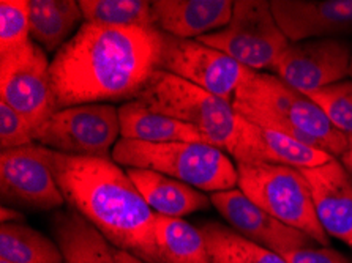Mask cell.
Returning <instances> with one entry per match:
<instances>
[{
	"mask_svg": "<svg viewBox=\"0 0 352 263\" xmlns=\"http://www.w3.org/2000/svg\"><path fill=\"white\" fill-rule=\"evenodd\" d=\"M352 46L340 38H314L291 43L275 63L283 82L310 95L349 78Z\"/></svg>",
	"mask_w": 352,
	"mask_h": 263,
	"instance_id": "12",
	"label": "cell"
},
{
	"mask_svg": "<svg viewBox=\"0 0 352 263\" xmlns=\"http://www.w3.org/2000/svg\"><path fill=\"white\" fill-rule=\"evenodd\" d=\"M117 259H119V263H147V262L136 259L135 255L128 254V252H125V251H119V249H117Z\"/></svg>",
	"mask_w": 352,
	"mask_h": 263,
	"instance_id": "31",
	"label": "cell"
},
{
	"mask_svg": "<svg viewBox=\"0 0 352 263\" xmlns=\"http://www.w3.org/2000/svg\"><path fill=\"white\" fill-rule=\"evenodd\" d=\"M2 224L8 222H24V214L21 213L18 208L13 207H2Z\"/></svg>",
	"mask_w": 352,
	"mask_h": 263,
	"instance_id": "30",
	"label": "cell"
},
{
	"mask_svg": "<svg viewBox=\"0 0 352 263\" xmlns=\"http://www.w3.org/2000/svg\"><path fill=\"white\" fill-rule=\"evenodd\" d=\"M162 32L84 23L50 65L58 111L136 100L158 69Z\"/></svg>",
	"mask_w": 352,
	"mask_h": 263,
	"instance_id": "1",
	"label": "cell"
},
{
	"mask_svg": "<svg viewBox=\"0 0 352 263\" xmlns=\"http://www.w3.org/2000/svg\"><path fill=\"white\" fill-rule=\"evenodd\" d=\"M157 27L163 34L184 40L225 29L232 18V0H155Z\"/></svg>",
	"mask_w": 352,
	"mask_h": 263,
	"instance_id": "17",
	"label": "cell"
},
{
	"mask_svg": "<svg viewBox=\"0 0 352 263\" xmlns=\"http://www.w3.org/2000/svg\"><path fill=\"white\" fill-rule=\"evenodd\" d=\"M348 142H349V150H352V136L348 137Z\"/></svg>",
	"mask_w": 352,
	"mask_h": 263,
	"instance_id": "33",
	"label": "cell"
},
{
	"mask_svg": "<svg viewBox=\"0 0 352 263\" xmlns=\"http://www.w3.org/2000/svg\"><path fill=\"white\" fill-rule=\"evenodd\" d=\"M155 238L162 263H212L202 230L184 219L157 214Z\"/></svg>",
	"mask_w": 352,
	"mask_h": 263,
	"instance_id": "22",
	"label": "cell"
},
{
	"mask_svg": "<svg viewBox=\"0 0 352 263\" xmlns=\"http://www.w3.org/2000/svg\"><path fill=\"white\" fill-rule=\"evenodd\" d=\"M84 16L74 0H29L30 38L46 52H57Z\"/></svg>",
	"mask_w": 352,
	"mask_h": 263,
	"instance_id": "21",
	"label": "cell"
},
{
	"mask_svg": "<svg viewBox=\"0 0 352 263\" xmlns=\"http://www.w3.org/2000/svg\"><path fill=\"white\" fill-rule=\"evenodd\" d=\"M158 69L175 74L231 103L252 71L225 52L213 49L204 43L177 38L163 32Z\"/></svg>",
	"mask_w": 352,
	"mask_h": 263,
	"instance_id": "10",
	"label": "cell"
},
{
	"mask_svg": "<svg viewBox=\"0 0 352 263\" xmlns=\"http://www.w3.org/2000/svg\"><path fill=\"white\" fill-rule=\"evenodd\" d=\"M232 106L243 119L322 148L335 158L349 152L348 136L330 123L321 107L275 74L250 71Z\"/></svg>",
	"mask_w": 352,
	"mask_h": 263,
	"instance_id": "3",
	"label": "cell"
},
{
	"mask_svg": "<svg viewBox=\"0 0 352 263\" xmlns=\"http://www.w3.org/2000/svg\"><path fill=\"white\" fill-rule=\"evenodd\" d=\"M197 41L225 52L242 67L258 73L274 69L291 45L267 0H237L225 29L201 36Z\"/></svg>",
	"mask_w": 352,
	"mask_h": 263,
	"instance_id": "7",
	"label": "cell"
},
{
	"mask_svg": "<svg viewBox=\"0 0 352 263\" xmlns=\"http://www.w3.org/2000/svg\"><path fill=\"white\" fill-rule=\"evenodd\" d=\"M349 78L352 79V60H351V71H349Z\"/></svg>",
	"mask_w": 352,
	"mask_h": 263,
	"instance_id": "34",
	"label": "cell"
},
{
	"mask_svg": "<svg viewBox=\"0 0 352 263\" xmlns=\"http://www.w3.org/2000/svg\"><path fill=\"white\" fill-rule=\"evenodd\" d=\"M0 191L5 207L46 211L67 203L47 164L46 148L38 144L2 150Z\"/></svg>",
	"mask_w": 352,
	"mask_h": 263,
	"instance_id": "11",
	"label": "cell"
},
{
	"mask_svg": "<svg viewBox=\"0 0 352 263\" xmlns=\"http://www.w3.org/2000/svg\"><path fill=\"white\" fill-rule=\"evenodd\" d=\"M29 41H32L29 0H2L0 2V56L18 51Z\"/></svg>",
	"mask_w": 352,
	"mask_h": 263,
	"instance_id": "26",
	"label": "cell"
},
{
	"mask_svg": "<svg viewBox=\"0 0 352 263\" xmlns=\"http://www.w3.org/2000/svg\"><path fill=\"white\" fill-rule=\"evenodd\" d=\"M119 136V107L109 103L65 107L34 133L36 144L54 152L101 159H113Z\"/></svg>",
	"mask_w": 352,
	"mask_h": 263,
	"instance_id": "8",
	"label": "cell"
},
{
	"mask_svg": "<svg viewBox=\"0 0 352 263\" xmlns=\"http://www.w3.org/2000/svg\"><path fill=\"white\" fill-rule=\"evenodd\" d=\"M199 229L206 237L212 263H287L278 252L240 237L229 225L207 221Z\"/></svg>",
	"mask_w": 352,
	"mask_h": 263,
	"instance_id": "23",
	"label": "cell"
},
{
	"mask_svg": "<svg viewBox=\"0 0 352 263\" xmlns=\"http://www.w3.org/2000/svg\"><path fill=\"white\" fill-rule=\"evenodd\" d=\"M148 109L195 126L213 147L236 152L240 115L231 101L163 69H155L136 98Z\"/></svg>",
	"mask_w": 352,
	"mask_h": 263,
	"instance_id": "5",
	"label": "cell"
},
{
	"mask_svg": "<svg viewBox=\"0 0 352 263\" xmlns=\"http://www.w3.org/2000/svg\"><path fill=\"white\" fill-rule=\"evenodd\" d=\"M35 144L29 122L13 107L0 101V148L13 150Z\"/></svg>",
	"mask_w": 352,
	"mask_h": 263,
	"instance_id": "28",
	"label": "cell"
},
{
	"mask_svg": "<svg viewBox=\"0 0 352 263\" xmlns=\"http://www.w3.org/2000/svg\"><path fill=\"white\" fill-rule=\"evenodd\" d=\"M210 201L229 227L236 230L240 237L253 241L263 248L285 254V252L313 248L314 244H318L310 235L283 224L270 213L256 205L239 187L213 192Z\"/></svg>",
	"mask_w": 352,
	"mask_h": 263,
	"instance_id": "13",
	"label": "cell"
},
{
	"mask_svg": "<svg viewBox=\"0 0 352 263\" xmlns=\"http://www.w3.org/2000/svg\"><path fill=\"white\" fill-rule=\"evenodd\" d=\"M126 174L140 190L144 201L157 214L182 218L195 211L207 210L210 197L196 187L173 176L148 169H126Z\"/></svg>",
	"mask_w": 352,
	"mask_h": 263,
	"instance_id": "19",
	"label": "cell"
},
{
	"mask_svg": "<svg viewBox=\"0 0 352 263\" xmlns=\"http://www.w3.org/2000/svg\"><path fill=\"white\" fill-rule=\"evenodd\" d=\"M0 263H12V262H8V260H3V259H0Z\"/></svg>",
	"mask_w": 352,
	"mask_h": 263,
	"instance_id": "35",
	"label": "cell"
},
{
	"mask_svg": "<svg viewBox=\"0 0 352 263\" xmlns=\"http://www.w3.org/2000/svg\"><path fill=\"white\" fill-rule=\"evenodd\" d=\"M321 107L330 123L344 136H352V79L308 95Z\"/></svg>",
	"mask_w": 352,
	"mask_h": 263,
	"instance_id": "27",
	"label": "cell"
},
{
	"mask_svg": "<svg viewBox=\"0 0 352 263\" xmlns=\"http://www.w3.org/2000/svg\"><path fill=\"white\" fill-rule=\"evenodd\" d=\"M51 229L65 263H119L109 240L73 208L56 211Z\"/></svg>",
	"mask_w": 352,
	"mask_h": 263,
	"instance_id": "18",
	"label": "cell"
},
{
	"mask_svg": "<svg viewBox=\"0 0 352 263\" xmlns=\"http://www.w3.org/2000/svg\"><path fill=\"white\" fill-rule=\"evenodd\" d=\"M236 163H272L310 169L335 157L322 148L303 144L285 133L259 126L240 115L239 142L232 153Z\"/></svg>",
	"mask_w": 352,
	"mask_h": 263,
	"instance_id": "16",
	"label": "cell"
},
{
	"mask_svg": "<svg viewBox=\"0 0 352 263\" xmlns=\"http://www.w3.org/2000/svg\"><path fill=\"white\" fill-rule=\"evenodd\" d=\"M270 7L291 43L352 34V0H272Z\"/></svg>",
	"mask_w": 352,
	"mask_h": 263,
	"instance_id": "15",
	"label": "cell"
},
{
	"mask_svg": "<svg viewBox=\"0 0 352 263\" xmlns=\"http://www.w3.org/2000/svg\"><path fill=\"white\" fill-rule=\"evenodd\" d=\"M46 159L70 208L92 222L116 249L142 262L162 263L155 238L157 213L126 170L113 159L78 158L50 148Z\"/></svg>",
	"mask_w": 352,
	"mask_h": 263,
	"instance_id": "2",
	"label": "cell"
},
{
	"mask_svg": "<svg viewBox=\"0 0 352 263\" xmlns=\"http://www.w3.org/2000/svg\"><path fill=\"white\" fill-rule=\"evenodd\" d=\"M287 263H352L348 257L341 254L340 251L332 249L330 246L321 248H303L281 254Z\"/></svg>",
	"mask_w": 352,
	"mask_h": 263,
	"instance_id": "29",
	"label": "cell"
},
{
	"mask_svg": "<svg viewBox=\"0 0 352 263\" xmlns=\"http://www.w3.org/2000/svg\"><path fill=\"white\" fill-rule=\"evenodd\" d=\"M340 159H341V163L344 164V168L349 170V174L352 175V150H349V152H346Z\"/></svg>",
	"mask_w": 352,
	"mask_h": 263,
	"instance_id": "32",
	"label": "cell"
},
{
	"mask_svg": "<svg viewBox=\"0 0 352 263\" xmlns=\"http://www.w3.org/2000/svg\"><path fill=\"white\" fill-rule=\"evenodd\" d=\"M311 191L316 216L329 237L352 248V175L340 158L300 169Z\"/></svg>",
	"mask_w": 352,
	"mask_h": 263,
	"instance_id": "14",
	"label": "cell"
},
{
	"mask_svg": "<svg viewBox=\"0 0 352 263\" xmlns=\"http://www.w3.org/2000/svg\"><path fill=\"white\" fill-rule=\"evenodd\" d=\"M237 187L250 201L283 224L321 246L330 244L316 216L311 191L300 169L272 163H237Z\"/></svg>",
	"mask_w": 352,
	"mask_h": 263,
	"instance_id": "6",
	"label": "cell"
},
{
	"mask_svg": "<svg viewBox=\"0 0 352 263\" xmlns=\"http://www.w3.org/2000/svg\"><path fill=\"white\" fill-rule=\"evenodd\" d=\"M46 51L35 41L0 56V101L29 122L34 133L58 111Z\"/></svg>",
	"mask_w": 352,
	"mask_h": 263,
	"instance_id": "9",
	"label": "cell"
},
{
	"mask_svg": "<svg viewBox=\"0 0 352 263\" xmlns=\"http://www.w3.org/2000/svg\"><path fill=\"white\" fill-rule=\"evenodd\" d=\"M113 161L128 169H148L173 176L202 192H221L237 186V165L226 152L201 142L151 144L119 139Z\"/></svg>",
	"mask_w": 352,
	"mask_h": 263,
	"instance_id": "4",
	"label": "cell"
},
{
	"mask_svg": "<svg viewBox=\"0 0 352 263\" xmlns=\"http://www.w3.org/2000/svg\"><path fill=\"white\" fill-rule=\"evenodd\" d=\"M0 259L12 263H65L54 240L24 222L0 225Z\"/></svg>",
	"mask_w": 352,
	"mask_h": 263,
	"instance_id": "24",
	"label": "cell"
},
{
	"mask_svg": "<svg viewBox=\"0 0 352 263\" xmlns=\"http://www.w3.org/2000/svg\"><path fill=\"white\" fill-rule=\"evenodd\" d=\"M120 137L128 141L151 144L164 142H201L210 144L207 137L195 126L168 115L158 114L140 103L128 101L119 107ZM212 145V144H210Z\"/></svg>",
	"mask_w": 352,
	"mask_h": 263,
	"instance_id": "20",
	"label": "cell"
},
{
	"mask_svg": "<svg viewBox=\"0 0 352 263\" xmlns=\"http://www.w3.org/2000/svg\"><path fill=\"white\" fill-rule=\"evenodd\" d=\"M79 7L84 23L158 30L153 2L147 0H81Z\"/></svg>",
	"mask_w": 352,
	"mask_h": 263,
	"instance_id": "25",
	"label": "cell"
}]
</instances>
